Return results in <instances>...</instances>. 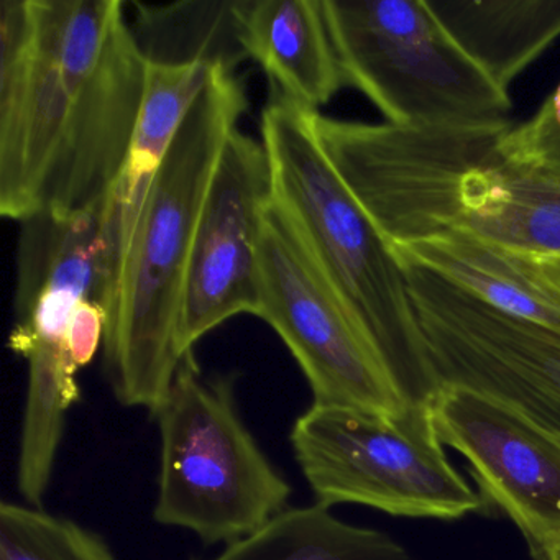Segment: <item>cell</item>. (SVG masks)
I'll return each mask as SVG.
<instances>
[{"label": "cell", "mask_w": 560, "mask_h": 560, "mask_svg": "<svg viewBox=\"0 0 560 560\" xmlns=\"http://www.w3.org/2000/svg\"><path fill=\"white\" fill-rule=\"evenodd\" d=\"M432 408L442 444L467 458L483 493L544 560L560 540V435L460 386H442Z\"/></svg>", "instance_id": "12"}, {"label": "cell", "mask_w": 560, "mask_h": 560, "mask_svg": "<svg viewBox=\"0 0 560 560\" xmlns=\"http://www.w3.org/2000/svg\"><path fill=\"white\" fill-rule=\"evenodd\" d=\"M273 199L343 306L378 350L406 402L434 405L442 385L398 255L324 155L310 110L271 91L261 114Z\"/></svg>", "instance_id": "4"}, {"label": "cell", "mask_w": 560, "mask_h": 560, "mask_svg": "<svg viewBox=\"0 0 560 560\" xmlns=\"http://www.w3.org/2000/svg\"><path fill=\"white\" fill-rule=\"evenodd\" d=\"M244 2H133L130 28L149 63H199L235 73V68L248 60L242 37Z\"/></svg>", "instance_id": "17"}, {"label": "cell", "mask_w": 560, "mask_h": 560, "mask_svg": "<svg viewBox=\"0 0 560 560\" xmlns=\"http://www.w3.org/2000/svg\"><path fill=\"white\" fill-rule=\"evenodd\" d=\"M235 73L212 68L166 153L120 264L103 366L119 405L155 416L185 359L183 294L202 206L232 130L247 110Z\"/></svg>", "instance_id": "3"}, {"label": "cell", "mask_w": 560, "mask_h": 560, "mask_svg": "<svg viewBox=\"0 0 560 560\" xmlns=\"http://www.w3.org/2000/svg\"><path fill=\"white\" fill-rule=\"evenodd\" d=\"M310 119L324 155L393 248L465 234L560 258V179L511 155V127Z\"/></svg>", "instance_id": "2"}, {"label": "cell", "mask_w": 560, "mask_h": 560, "mask_svg": "<svg viewBox=\"0 0 560 560\" xmlns=\"http://www.w3.org/2000/svg\"><path fill=\"white\" fill-rule=\"evenodd\" d=\"M119 219L109 198L90 212L58 221L21 222L12 352L28 363L27 408L37 415L70 411L81 399L68 353L74 311L84 300L113 313L122 264Z\"/></svg>", "instance_id": "8"}, {"label": "cell", "mask_w": 560, "mask_h": 560, "mask_svg": "<svg viewBox=\"0 0 560 560\" xmlns=\"http://www.w3.org/2000/svg\"><path fill=\"white\" fill-rule=\"evenodd\" d=\"M393 250L498 311L560 329V290L544 273L539 258L465 234L442 235Z\"/></svg>", "instance_id": "14"}, {"label": "cell", "mask_w": 560, "mask_h": 560, "mask_svg": "<svg viewBox=\"0 0 560 560\" xmlns=\"http://www.w3.org/2000/svg\"><path fill=\"white\" fill-rule=\"evenodd\" d=\"M346 84L405 127L506 129L511 101L425 0H320Z\"/></svg>", "instance_id": "6"}, {"label": "cell", "mask_w": 560, "mask_h": 560, "mask_svg": "<svg viewBox=\"0 0 560 560\" xmlns=\"http://www.w3.org/2000/svg\"><path fill=\"white\" fill-rule=\"evenodd\" d=\"M544 560H560V540L550 547L549 552L546 553Z\"/></svg>", "instance_id": "23"}, {"label": "cell", "mask_w": 560, "mask_h": 560, "mask_svg": "<svg viewBox=\"0 0 560 560\" xmlns=\"http://www.w3.org/2000/svg\"><path fill=\"white\" fill-rule=\"evenodd\" d=\"M106 327L107 313L101 304L84 300L74 311L68 332V353L78 372L90 365L103 347Z\"/></svg>", "instance_id": "21"}, {"label": "cell", "mask_w": 560, "mask_h": 560, "mask_svg": "<svg viewBox=\"0 0 560 560\" xmlns=\"http://www.w3.org/2000/svg\"><path fill=\"white\" fill-rule=\"evenodd\" d=\"M120 0L0 2V214L78 218L109 198L145 93Z\"/></svg>", "instance_id": "1"}, {"label": "cell", "mask_w": 560, "mask_h": 560, "mask_svg": "<svg viewBox=\"0 0 560 560\" xmlns=\"http://www.w3.org/2000/svg\"><path fill=\"white\" fill-rule=\"evenodd\" d=\"M290 442L324 506L355 503L438 520H458L483 506L448 462L432 406L372 412L313 402L294 421Z\"/></svg>", "instance_id": "7"}, {"label": "cell", "mask_w": 560, "mask_h": 560, "mask_svg": "<svg viewBox=\"0 0 560 560\" xmlns=\"http://www.w3.org/2000/svg\"><path fill=\"white\" fill-rule=\"evenodd\" d=\"M0 560H116L100 534L42 508L0 504Z\"/></svg>", "instance_id": "19"}, {"label": "cell", "mask_w": 560, "mask_h": 560, "mask_svg": "<svg viewBox=\"0 0 560 560\" xmlns=\"http://www.w3.org/2000/svg\"><path fill=\"white\" fill-rule=\"evenodd\" d=\"M208 65H153L147 71L145 93L126 168L110 192L122 228L124 252L142 211L150 186L170 152L173 140L208 83Z\"/></svg>", "instance_id": "16"}, {"label": "cell", "mask_w": 560, "mask_h": 560, "mask_svg": "<svg viewBox=\"0 0 560 560\" xmlns=\"http://www.w3.org/2000/svg\"><path fill=\"white\" fill-rule=\"evenodd\" d=\"M511 155L560 179V84L539 113L506 133Z\"/></svg>", "instance_id": "20"}, {"label": "cell", "mask_w": 560, "mask_h": 560, "mask_svg": "<svg viewBox=\"0 0 560 560\" xmlns=\"http://www.w3.org/2000/svg\"><path fill=\"white\" fill-rule=\"evenodd\" d=\"M237 378L202 375L188 352L153 416L162 439L153 520L191 530L208 546L254 534L293 494L238 412Z\"/></svg>", "instance_id": "5"}, {"label": "cell", "mask_w": 560, "mask_h": 560, "mask_svg": "<svg viewBox=\"0 0 560 560\" xmlns=\"http://www.w3.org/2000/svg\"><path fill=\"white\" fill-rule=\"evenodd\" d=\"M539 264L546 277L560 290V258H539Z\"/></svg>", "instance_id": "22"}, {"label": "cell", "mask_w": 560, "mask_h": 560, "mask_svg": "<svg viewBox=\"0 0 560 560\" xmlns=\"http://www.w3.org/2000/svg\"><path fill=\"white\" fill-rule=\"evenodd\" d=\"M242 37L271 91L301 109L317 113L346 86L320 0H245Z\"/></svg>", "instance_id": "13"}, {"label": "cell", "mask_w": 560, "mask_h": 560, "mask_svg": "<svg viewBox=\"0 0 560 560\" xmlns=\"http://www.w3.org/2000/svg\"><path fill=\"white\" fill-rule=\"evenodd\" d=\"M271 199L273 176L264 143L232 130L196 229L179 316L183 355L232 317L257 316L258 242Z\"/></svg>", "instance_id": "11"}, {"label": "cell", "mask_w": 560, "mask_h": 560, "mask_svg": "<svg viewBox=\"0 0 560 560\" xmlns=\"http://www.w3.org/2000/svg\"><path fill=\"white\" fill-rule=\"evenodd\" d=\"M258 258L257 317L270 324L293 353L314 405L372 412L411 406L275 199L264 215Z\"/></svg>", "instance_id": "9"}, {"label": "cell", "mask_w": 560, "mask_h": 560, "mask_svg": "<svg viewBox=\"0 0 560 560\" xmlns=\"http://www.w3.org/2000/svg\"><path fill=\"white\" fill-rule=\"evenodd\" d=\"M198 560V559H192ZM211 560H412L388 534L353 526L320 503L287 508Z\"/></svg>", "instance_id": "18"}, {"label": "cell", "mask_w": 560, "mask_h": 560, "mask_svg": "<svg viewBox=\"0 0 560 560\" xmlns=\"http://www.w3.org/2000/svg\"><path fill=\"white\" fill-rule=\"evenodd\" d=\"M467 57L508 91L560 37V0H425Z\"/></svg>", "instance_id": "15"}, {"label": "cell", "mask_w": 560, "mask_h": 560, "mask_svg": "<svg viewBox=\"0 0 560 560\" xmlns=\"http://www.w3.org/2000/svg\"><path fill=\"white\" fill-rule=\"evenodd\" d=\"M399 260L441 385L481 393L560 435V329L498 311Z\"/></svg>", "instance_id": "10"}]
</instances>
